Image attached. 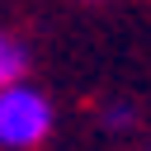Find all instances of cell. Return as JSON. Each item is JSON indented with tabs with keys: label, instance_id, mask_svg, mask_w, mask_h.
<instances>
[{
	"label": "cell",
	"instance_id": "obj_1",
	"mask_svg": "<svg viewBox=\"0 0 151 151\" xmlns=\"http://www.w3.org/2000/svg\"><path fill=\"white\" fill-rule=\"evenodd\" d=\"M52 132V104L38 85L14 80L0 90V146L5 151H33Z\"/></svg>",
	"mask_w": 151,
	"mask_h": 151
},
{
	"label": "cell",
	"instance_id": "obj_3",
	"mask_svg": "<svg viewBox=\"0 0 151 151\" xmlns=\"http://www.w3.org/2000/svg\"><path fill=\"white\" fill-rule=\"evenodd\" d=\"M104 123H109L113 132H127V127H137V109H132V104H109V109H104Z\"/></svg>",
	"mask_w": 151,
	"mask_h": 151
},
{
	"label": "cell",
	"instance_id": "obj_2",
	"mask_svg": "<svg viewBox=\"0 0 151 151\" xmlns=\"http://www.w3.org/2000/svg\"><path fill=\"white\" fill-rule=\"evenodd\" d=\"M24 66H28V52H24L9 33H0V90L14 85V80H24Z\"/></svg>",
	"mask_w": 151,
	"mask_h": 151
}]
</instances>
